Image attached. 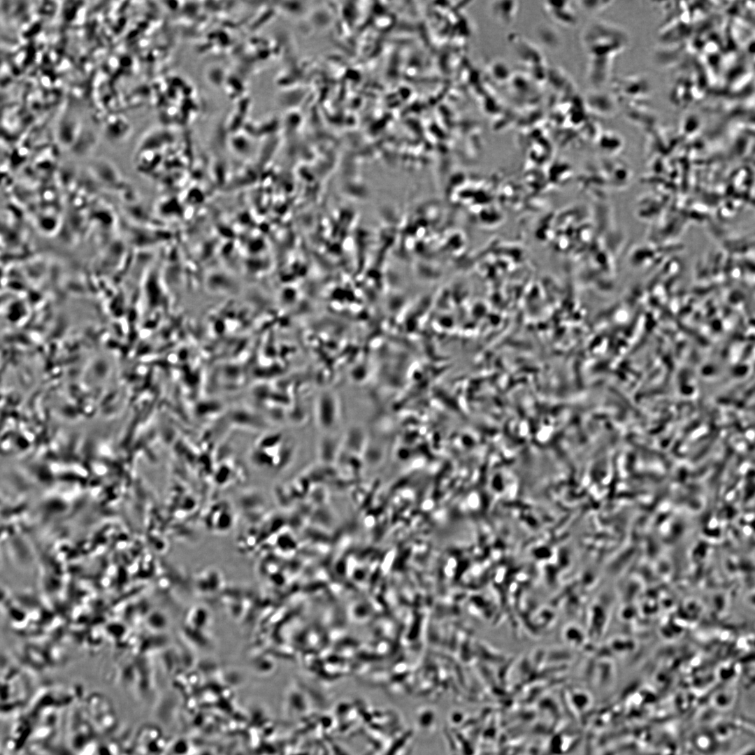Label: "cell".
<instances>
[{"mask_svg":"<svg viewBox=\"0 0 755 755\" xmlns=\"http://www.w3.org/2000/svg\"><path fill=\"white\" fill-rule=\"evenodd\" d=\"M340 412V401L334 392L326 390L318 395L315 401V415L322 428L327 429L334 426Z\"/></svg>","mask_w":755,"mask_h":755,"instance_id":"obj_1","label":"cell"}]
</instances>
